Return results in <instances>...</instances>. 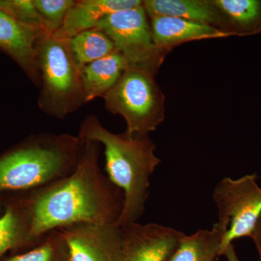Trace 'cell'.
I'll use <instances>...</instances> for the list:
<instances>
[{
  "label": "cell",
  "mask_w": 261,
  "mask_h": 261,
  "mask_svg": "<svg viewBox=\"0 0 261 261\" xmlns=\"http://www.w3.org/2000/svg\"><path fill=\"white\" fill-rule=\"evenodd\" d=\"M142 4L140 0H75L61 28L54 35L70 39L80 33L96 28L99 21L115 12Z\"/></svg>",
  "instance_id": "7c38bea8"
},
{
  "label": "cell",
  "mask_w": 261,
  "mask_h": 261,
  "mask_svg": "<svg viewBox=\"0 0 261 261\" xmlns=\"http://www.w3.org/2000/svg\"><path fill=\"white\" fill-rule=\"evenodd\" d=\"M250 238L253 240L254 243L257 247L261 260V216L257 221L256 226L254 228Z\"/></svg>",
  "instance_id": "7402d4cb"
},
{
  "label": "cell",
  "mask_w": 261,
  "mask_h": 261,
  "mask_svg": "<svg viewBox=\"0 0 261 261\" xmlns=\"http://www.w3.org/2000/svg\"><path fill=\"white\" fill-rule=\"evenodd\" d=\"M219 10L224 31L231 36H251L261 32V0H212Z\"/></svg>",
  "instance_id": "e0dca14e"
},
{
  "label": "cell",
  "mask_w": 261,
  "mask_h": 261,
  "mask_svg": "<svg viewBox=\"0 0 261 261\" xmlns=\"http://www.w3.org/2000/svg\"><path fill=\"white\" fill-rule=\"evenodd\" d=\"M128 66L126 58L117 49L84 66L81 70L86 103L104 97Z\"/></svg>",
  "instance_id": "5bb4252c"
},
{
  "label": "cell",
  "mask_w": 261,
  "mask_h": 261,
  "mask_svg": "<svg viewBox=\"0 0 261 261\" xmlns=\"http://www.w3.org/2000/svg\"><path fill=\"white\" fill-rule=\"evenodd\" d=\"M70 46L75 61L81 69L116 50L112 40L102 31L97 28L80 33L71 38Z\"/></svg>",
  "instance_id": "ac0fdd59"
},
{
  "label": "cell",
  "mask_w": 261,
  "mask_h": 261,
  "mask_svg": "<svg viewBox=\"0 0 261 261\" xmlns=\"http://www.w3.org/2000/svg\"><path fill=\"white\" fill-rule=\"evenodd\" d=\"M84 140L69 134L33 135L0 154V192H32L69 175Z\"/></svg>",
  "instance_id": "3957f363"
},
{
  "label": "cell",
  "mask_w": 261,
  "mask_h": 261,
  "mask_svg": "<svg viewBox=\"0 0 261 261\" xmlns=\"http://www.w3.org/2000/svg\"><path fill=\"white\" fill-rule=\"evenodd\" d=\"M32 224L28 195L6 205L0 215V257L8 250L28 246Z\"/></svg>",
  "instance_id": "2e32d148"
},
{
  "label": "cell",
  "mask_w": 261,
  "mask_h": 261,
  "mask_svg": "<svg viewBox=\"0 0 261 261\" xmlns=\"http://www.w3.org/2000/svg\"><path fill=\"white\" fill-rule=\"evenodd\" d=\"M100 150V144L84 140L80 161L69 175L29 192L32 224L28 246L49 231L70 225L118 224L124 196L101 169Z\"/></svg>",
  "instance_id": "6da1fadb"
},
{
  "label": "cell",
  "mask_w": 261,
  "mask_h": 261,
  "mask_svg": "<svg viewBox=\"0 0 261 261\" xmlns=\"http://www.w3.org/2000/svg\"><path fill=\"white\" fill-rule=\"evenodd\" d=\"M150 27L154 44L168 53L183 43L231 36L213 25L173 17L150 18Z\"/></svg>",
  "instance_id": "8fae6325"
},
{
  "label": "cell",
  "mask_w": 261,
  "mask_h": 261,
  "mask_svg": "<svg viewBox=\"0 0 261 261\" xmlns=\"http://www.w3.org/2000/svg\"><path fill=\"white\" fill-rule=\"evenodd\" d=\"M256 173L233 179L222 178L215 187L213 198L218 211V224L226 230L221 252L234 240L250 238L261 216V187Z\"/></svg>",
  "instance_id": "8992f818"
},
{
  "label": "cell",
  "mask_w": 261,
  "mask_h": 261,
  "mask_svg": "<svg viewBox=\"0 0 261 261\" xmlns=\"http://www.w3.org/2000/svg\"><path fill=\"white\" fill-rule=\"evenodd\" d=\"M78 137L94 141L104 147L108 177L123 192L124 203L118 226L137 222L148 199L150 177L161 160L154 154L155 145L149 136L114 134L102 126L95 115L80 124Z\"/></svg>",
  "instance_id": "7a4b0ae2"
},
{
  "label": "cell",
  "mask_w": 261,
  "mask_h": 261,
  "mask_svg": "<svg viewBox=\"0 0 261 261\" xmlns=\"http://www.w3.org/2000/svg\"><path fill=\"white\" fill-rule=\"evenodd\" d=\"M224 255L226 257L228 261H240L238 255H237L236 251H235L233 244L228 245Z\"/></svg>",
  "instance_id": "603a6c76"
},
{
  "label": "cell",
  "mask_w": 261,
  "mask_h": 261,
  "mask_svg": "<svg viewBox=\"0 0 261 261\" xmlns=\"http://www.w3.org/2000/svg\"><path fill=\"white\" fill-rule=\"evenodd\" d=\"M48 34L0 10V51L9 57L36 87H40L37 45L40 38Z\"/></svg>",
  "instance_id": "30bf717a"
},
{
  "label": "cell",
  "mask_w": 261,
  "mask_h": 261,
  "mask_svg": "<svg viewBox=\"0 0 261 261\" xmlns=\"http://www.w3.org/2000/svg\"><path fill=\"white\" fill-rule=\"evenodd\" d=\"M37 50L41 77L38 106L45 114L65 119L87 104L82 70L72 53L70 39L44 34Z\"/></svg>",
  "instance_id": "277c9868"
},
{
  "label": "cell",
  "mask_w": 261,
  "mask_h": 261,
  "mask_svg": "<svg viewBox=\"0 0 261 261\" xmlns=\"http://www.w3.org/2000/svg\"><path fill=\"white\" fill-rule=\"evenodd\" d=\"M153 73L128 66L103 97L108 112L120 115L128 135L147 136L165 119V97Z\"/></svg>",
  "instance_id": "5b68a950"
},
{
  "label": "cell",
  "mask_w": 261,
  "mask_h": 261,
  "mask_svg": "<svg viewBox=\"0 0 261 261\" xmlns=\"http://www.w3.org/2000/svg\"><path fill=\"white\" fill-rule=\"evenodd\" d=\"M75 0H34V5L42 19L44 27L50 34L61 28L66 15Z\"/></svg>",
  "instance_id": "ffe728a7"
},
{
  "label": "cell",
  "mask_w": 261,
  "mask_h": 261,
  "mask_svg": "<svg viewBox=\"0 0 261 261\" xmlns=\"http://www.w3.org/2000/svg\"><path fill=\"white\" fill-rule=\"evenodd\" d=\"M121 261H166L178 246L181 231L158 224L123 226Z\"/></svg>",
  "instance_id": "9c48e42d"
},
{
  "label": "cell",
  "mask_w": 261,
  "mask_h": 261,
  "mask_svg": "<svg viewBox=\"0 0 261 261\" xmlns=\"http://www.w3.org/2000/svg\"><path fill=\"white\" fill-rule=\"evenodd\" d=\"M0 211H1V204H0Z\"/></svg>",
  "instance_id": "cb8c5ba5"
},
{
  "label": "cell",
  "mask_w": 261,
  "mask_h": 261,
  "mask_svg": "<svg viewBox=\"0 0 261 261\" xmlns=\"http://www.w3.org/2000/svg\"><path fill=\"white\" fill-rule=\"evenodd\" d=\"M142 6L149 19L173 17L207 24L225 32L222 15L212 0H145Z\"/></svg>",
  "instance_id": "4fadbf2b"
},
{
  "label": "cell",
  "mask_w": 261,
  "mask_h": 261,
  "mask_svg": "<svg viewBox=\"0 0 261 261\" xmlns=\"http://www.w3.org/2000/svg\"><path fill=\"white\" fill-rule=\"evenodd\" d=\"M96 28L112 40L128 66L145 68L156 75L168 54L154 44L148 16L142 4L108 15Z\"/></svg>",
  "instance_id": "52a82bcc"
},
{
  "label": "cell",
  "mask_w": 261,
  "mask_h": 261,
  "mask_svg": "<svg viewBox=\"0 0 261 261\" xmlns=\"http://www.w3.org/2000/svg\"><path fill=\"white\" fill-rule=\"evenodd\" d=\"M226 234V230L217 222L211 230L184 234L166 261H215L222 255L221 248Z\"/></svg>",
  "instance_id": "9a60e30c"
},
{
  "label": "cell",
  "mask_w": 261,
  "mask_h": 261,
  "mask_svg": "<svg viewBox=\"0 0 261 261\" xmlns=\"http://www.w3.org/2000/svg\"><path fill=\"white\" fill-rule=\"evenodd\" d=\"M4 261H70L68 245L59 229L44 234L32 250L7 257Z\"/></svg>",
  "instance_id": "d6986e66"
},
{
  "label": "cell",
  "mask_w": 261,
  "mask_h": 261,
  "mask_svg": "<svg viewBox=\"0 0 261 261\" xmlns=\"http://www.w3.org/2000/svg\"><path fill=\"white\" fill-rule=\"evenodd\" d=\"M59 230L70 261H121L123 230L118 224L80 223Z\"/></svg>",
  "instance_id": "ba28073f"
},
{
  "label": "cell",
  "mask_w": 261,
  "mask_h": 261,
  "mask_svg": "<svg viewBox=\"0 0 261 261\" xmlns=\"http://www.w3.org/2000/svg\"><path fill=\"white\" fill-rule=\"evenodd\" d=\"M0 10L21 23L47 32L34 0H0Z\"/></svg>",
  "instance_id": "44dd1931"
}]
</instances>
